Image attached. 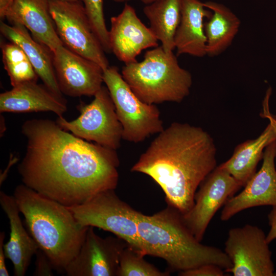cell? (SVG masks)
I'll use <instances>...</instances> for the list:
<instances>
[{
  "instance_id": "16",
  "label": "cell",
  "mask_w": 276,
  "mask_h": 276,
  "mask_svg": "<svg viewBox=\"0 0 276 276\" xmlns=\"http://www.w3.org/2000/svg\"><path fill=\"white\" fill-rule=\"evenodd\" d=\"M4 18L11 24L25 27L36 40L52 52L63 45L50 12L49 0H13Z\"/></svg>"
},
{
  "instance_id": "11",
  "label": "cell",
  "mask_w": 276,
  "mask_h": 276,
  "mask_svg": "<svg viewBox=\"0 0 276 276\" xmlns=\"http://www.w3.org/2000/svg\"><path fill=\"white\" fill-rule=\"evenodd\" d=\"M199 187L195 195L194 205L182 216L185 224L201 242L216 213L242 186L229 173L218 166Z\"/></svg>"
},
{
  "instance_id": "34",
  "label": "cell",
  "mask_w": 276,
  "mask_h": 276,
  "mask_svg": "<svg viewBox=\"0 0 276 276\" xmlns=\"http://www.w3.org/2000/svg\"><path fill=\"white\" fill-rule=\"evenodd\" d=\"M113 2H117V3H123V2H126L130 0H111Z\"/></svg>"
},
{
  "instance_id": "15",
  "label": "cell",
  "mask_w": 276,
  "mask_h": 276,
  "mask_svg": "<svg viewBox=\"0 0 276 276\" xmlns=\"http://www.w3.org/2000/svg\"><path fill=\"white\" fill-rule=\"evenodd\" d=\"M109 39L111 52L125 64L136 61L141 52L158 46L149 27L137 16L133 7L126 4L122 11L110 19Z\"/></svg>"
},
{
  "instance_id": "23",
  "label": "cell",
  "mask_w": 276,
  "mask_h": 276,
  "mask_svg": "<svg viewBox=\"0 0 276 276\" xmlns=\"http://www.w3.org/2000/svg\"><path fill=\"white\" fill-rule=\"evenodd\" d=\"M181 3L182 0H158L143 9L149 28L167 52L175 49L174 37L181 19Z\"/></svg>"
},
{
  "instance_id": "4",
  "label": "cell",
  "mask_w": 276,
  "mask_h": 276,
  "mask_svg": "<svg viewBox=\"0 0 276 276\" xmlns=\"http://www.w3.org/2000/svg\"><path fill=\"white\" fill-rule=\"evenodd\" d=\"M137 221L145 255L164 259L171 270L179 272L205 264L224 270L232 267L224 251L201 243L185 224L182 214L172 206L152 215L138 211Z\"/></svg>"
},
{
  "instance_id": "32",
  "label": "cell",
  "mask_w": 276,
  "mask_h": 276,
  "mask_svg": "<svg viewBox=\"0 0 276 276\" xmlns=\"http://www.w3.org/2000/svg\"><path fill=\"white\" fill-rule=\"evenodd\" d=\"M13 0H0V17L3 19L7 9Z\"/></svg>"
},
{
  "instance_id": "30",
  "label": "cell",
  "mask_w": 276,
  "mask_h": 276,
  "mask_svg": "<svg viewBox=\"0 0 276 276\" xmlns=\"http://www.w3.org/2000/svg\"><path fill=\"white\" fill-rule=\"evenodd\" d=\"M268 219L270 230L266 235V240L269 244L276 239V206H272L268 215Z\"/></svg>"
},
{
  "instance_id": "33",
  "label": "cell",
  "mask_w": 276,
  "mask_h": 276,
  "mask_svg": "<svg viewBox=\"0 0 276 276\" xmlns=\"http://www.w3.org/2000/svg\"><path fill=\"white\" fill-rule=\"evenodd\" d=\"M142 3L146 5L152 4L158 0H140Z\"/></svg>"
},
{
  "instance_id": "13",
  "label": "cell",
  "mask_w": 276,
  "mask_h": 276,
  "mask_svg": "<svg viewBox=\"0 0 276 276\" xmlns=\"http://www.w3.org/2000/svg\"><path fill=\"white\" fill-rule=\"evenodd\" d=\"M52 54L55 72L62 94L72 97L94 96L103 86L104 70L96 62L63 45Z\"/></svg>"
},
{
  "instance_id": "17",
  "label": "cell",
  "mask_w": 276,
  "mask_h": 276,
  "mask_svg": "<svg viewBox=\"0 0 276 276\" xmlns=\"http://www.w3.org/2000/svg\"><path fill=\"white\" fill-rule=\"evenodd\" d=\"M67 109L65 99L37 82L25 83L0 94L1 113L51 111L62 117Z\"/></svg>"
},
{
  "instance_id": "35",
  "label": "cell",
  "mask_w": 276,
  "mask_h": 276,
  "mask_svg": "<svg viewBox=\"0 0 276 276\" xmlns=\"http://www.w3.org/2000/svg\"><path fill=\"white\" fill-rule=\"evenodd\" d=\"M61 1H82V0H61Z\"/></svg>"
},
{
  "instance_id": "7",
  "label": "cell",
  "mask_w": 276,
  "mask_h": 276,
  "mask_svg": "<svg viewBox=\"0 0 276 276\" xmlns=\"http://www.w3.org/2000/svg\"><path fill=\"white\" fill-rule=\"evenodd\" d=\"M114 190L101 192L83 204L68 208L82 225L111 232L146 256L137 231L138 211L121 199Z\"/></svg>"
},
{
  "instance_id": "8",
  "label": "cell",
  "mask_w": 276,
  "mask_h": 276,
  "mask_svg": "<svg viewBox=\"0 0 276 276\" xmlns=\"http://www.w3.org/2000/svg\"><path fill=\"white\" fill-rule=\"evenodd\" d=\"M94 97L90 103L78 105L80 115L76 119L68 121L58 117L56 122L82 139L117 150L123 139V128L108 88L102 86Z\"/></svg>"
},
{
  "instance_id": "1",
  "label": "cell",
  "mask_w": 276,
  "mask_h": 276,
  "mask_svg": "<svg viewBox=\"0 0 276 276\" xmlns=\"http://www.w3.org/2000/svg\"><path fill=\"white\" fill-rule=\"evenodd\" d=\"M21 131L27 146L17 169L27 187L67 207L117 188L116 150L82 139L49 119L28 120Z\"/></svg>"
},
{
  "instance_id": "21",
  "label": "cell",
  "mask_w": 276,
  "mask_h": 276,
  "mask_svg": "<svg viewBox=\"0 0 276 276\" xmlns=\"http://www.w3.org/2000/svg\"><path fill=\"white\" fill-rule=\"evenodd\" d=\"M276 140V134L270 124L256 139L247 140L235 148L232 156L219 167L229 173L244 187L256 172L266 147Z\"/></svg>"
},
{
  "instance_id": "29",
  "label": "cell",
  "mask_w": 276,
  "mask_h": 276,
  "mask_svg": "<svg viewBox=\"0 0 276 276\" xmlns=\"http://www.w3.org/2000/svg\"><path fill=\"white\" fill-rule=\"evenodd\" d=\"M271 92V88H268L266 92L265 96L263 101L262 111L261 113L260 116L262 118H266L268 120L269 123L271 124L276 134V115L272 114L269 110V99Z\"/></svg>"
},
{
  "instance_id": "26",
  "label": "cell",
  "mask_w": 276,
  "mask_h": 276,
  "mask_svg": "<svg viewBox=\"0 0 276 276\" xmlns=\"http://www.w3.org/2000/svg\"><path fill=\"white\" fill-rule=\"evenodd\" d=\"M92 29L100 42L105 53H111L104 11L103 0H82Z\"/></svg>"
},
{
  "instance_id": "18",
  "label": "cell",
  "mask_w": 276,
  "mask_h": 276,
  "mask_svg": "<svg viewBox=\"0 0 276 276\" xmlns=\"http://www.w3.org/2000/svg\"><path fill=\"white\" fill-rule=\"evenodd\" d=\"M0 204L10 224L9 239L4 244L6 259L12 262L15 276H24L39 247L23 225L13 195L1 191Z\"/></svg>"
},
{
  "instance_id": "12",
  "label": "cell",
  "mask_w": 276,
  "mask_h": 276,
  "mask_svg": "<svg viewBox=\"0 0 276 276\" xmlns=\"http://www.w3.org/2000/svg\"><path fill=\"white\" fill-rule=\"evenodd\" d=\"M128 244L115 236L102 238L89 226L85 240L64 273L67 276H117L121 254Z\"/></svg>"
},
{
  "instance_id": "28",
  "label": "cell",
  "mask_w": 276,
  "mask_h": 276,
  "mask_svg": "<svg viewBox=\"0 0 276 276\" xmlns=\"http://www.w3.org/2000/svg\"><path fill=\"white\" fill-rule=\"evenodd\" d=\"M35 256V268L33 275L36 276L53 275L54 269L47 255L39 248Z\"/></svg>"
},
{
  "instance_id": "31",
  "label": "cell",
  "mask_w": 276,
  "mask_h": 276,
  "mask_svg": "<svg viewBox=\"0 0 276 276\" xmlns=\"http://www.w3.org/2000/svg\"><path fill=\"white\" fill-rule=\"evenodd\" d=\"M5 238L4 232L0 233V276H9V273L7 270L5 259L6 255L4 249V242Z\"/></svg>"
},
{
  "instance_id": "3",
  "label": "cell",
  "mask_w": 276,
  "mask_h": 276,
  "mask_svg": "<svg viewBox=\"0 0 276 276\" xmlns=\"http://www.w3.org/2000/svg\"><path fill=\"white\" fill-rule=\"evenodd\" d=\"M13 196L29 233L49 259L54 270L65 272L79 252L89 226L82 225L68 208L24 183Z\"/></svg>"
},
{
  "instance_id": "19",
  "label": "cell",
  "mask_w": 276,
  "mask_h": 276,
  "mask_svg": "<svg viewBox=\"0 0 276 276\" xmlns=\"http://www.w3.org/2000/svg\"><path fill=\"white\" fill-rule=\"evenodd\" d=\"M212 12L200 0H182L181 16L174 37L177 56L187 54L203 57L206 55V37L204 19Z\"/></svg>"
},
{
  "instance_id": "20",
  "label": "cell",
  "mask_w": 276,
  "mask_h": 276,
  "mask_svg": "<svg viewBox=\"0 0 276 276\" xmlns=\"http://www.w3.org/2000/svg\"><path fill=\"white\" fill-rule=\"evenodd\" d=\"M0 31L9 41L17 44L24 50L43 84L56 95L62 97L55 72L53 54L50 49L36 40L20 24L9 25L1 21Z\"/></svg>"
},
{
  "instance_id": "25",
  "label": "cell",
  "mask_w": 276,
  "mask_h": 276,
  "mask_svg": "<svg viewBox=\"0 0 276 276\" xmlns=\"http://www.w3.org/2000/svg\"><path fill=\"white\" fill-rule=\"evenodd\" d=\"M144 255L129 245L123 250L120 258L117 276H168L169 272H163L147 262Z\"/></svg>"
},
{
  "instance_id": "27",
  "label": "cell",
  "mask_w": 276,
  "mask_h": 276,
  "mask_svg": "<svg viewBox=\"0 0 276 276\" xmlns=\"http://www.w3.org/2000/svg\"><path fill=\"white\" fill-rule=\"evenodd\" d=\"M224 269L214 264H205L178 272L181 276H223Z\"/></svg>"
},
{
  "instance_id": "14",
  "label": "cell",
  "mask_w": 276,
  "mask_h": 276,
  "mask_svg": "<svg viewBox=\"0 0 276 276\" xmlns=\"http://www.w3.org/2000/svg\"><path fill=\"white\" fill-rule=\"evenodd\" d=\"M276 140L265 148L263 163L238 194L228 198L224 204L220 219L226 221L244 210L252 207L276 206Z\"/></svg>"
},
{
  "instance_id": "6",
  "label": "cell",
  "mask_w": 276,
  "mask_h": 276,
  "mask_svg": "<svg viewBox=\"0 0 276 276\" xmlns=\"http://www.w3.org/2000/svg\"><path fill=\"white\" fill-rule=\"evenodd\" d=\"M103 78L122 125L123 140L138 143L164 129L157 106L137 97L117 67L109 66L104 70Z\"/></svg>"
},
{
  "instance_id": "10",
  "label": "cell",
  "mask_w": 276,
  "mask_h": 276,
  "mask_svg": "<svg viewBox=\"0 0 276 276\" xmlns=\"http://www.w3.org/2000/svg\"><path fill=\"white\" fill-rule=\"evenodd\" d=\"M268 244L264 232L257 226L246 224L230 229L224 251L232 265L224 271L234 276L275 275Z\"/></svg>"
},
{
  "instance_id": "2",
  "label": "cell",
  "mask_w": 276,
  "mask_h": 276,
  "mask_svg": "<svg viewBox=\"0 0 276 276\" xmlns=\"http://www.w3.org/2000/svg\"><path fill=\"white\" fill-rule=\"evenodd\" d=\"M216 148L202 128L173 122L159 133L132 167L162 188L167 205L182 214L194 203L197 188L217 167Z\"/></svg>"
},
{
  "instance_id": "22",
  "label": "cell",
  "mask_w": 276,
  "mask_h": 276,
  "mask_svg": "<svg viewBox=\"0 0 276 276\" xmlns=\"http://www.w3.org/2000/svg\"><path fill=\"white\" fill-rule=\"evenodd\" d=\"M203 3L204 7L212 12L209 20L204 23V31L206 55L213 57L222 54L231 45L239 31L241 21L222 4L212 1Z\"/></svg>"
},
{
  "instance_id": "9",
  "label": "cell",
  "mask_w": 276,
  "mask_h": 276,
  "mask_svg": "<svg viewBox=\"0 0 276 276\" xmlns=\"http://www.w3.org/2000/svg\"><path fill=\"white\" fill-rule=\"evenodd\" d=\"M56 31L63 45L99 64L103 70L109 62L94 32L81 1L49 0Z\"/></svg>"
},
{
  "instance_id": "24",
  "label": "cell",
  "mask_w": 276,
  "mask_h": 276,
  "mask_svg": "<svg viewBox=\"0 0 276 276\" xmlns=\"http://www.w3.org/2000/svg\"><path fill=\"white\" fill-rule=\"evenodd\" d=\"M1 48L4 68L12 87L31 82L39 78L24 50L17 44L1 42Z\"/></svg>"
},
{
  "instance_id": "5",
  "label": "cell",
  "mask_w": 276,
  "mask_h": 276,
  "mask_svg": "<svg viewBox=\"0 0 276 276\" xmlns=\"http://www.w3.org/2000/svg\"><path fill=\"white\" fill-rule=\"evenodd\" d=\"M121 74L137 97L150 104L179 103L192 85L191 73L180 66L173 51L162 46L147 51L142 61L125 64Z\"/></svg>"
}]
</instances>
